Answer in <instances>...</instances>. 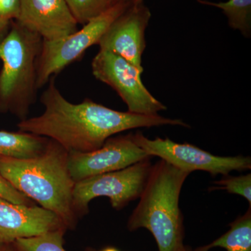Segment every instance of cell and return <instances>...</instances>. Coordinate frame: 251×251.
<instances>
[{
	"label": "cell",
	"mask_w": 251,
	"mask_h": 251,
	"mask_svg": "<svg viewBox=\"0 0 251 251\" xmlns=\"http://www.w3.org/2000/svg\"><path fill=\"white\" fill-rule=\"evenodd\" d=\"M4 251H10V250H9V249H5V250Z\"/></svg>",
	"instance_id": "cell-26"
},
{
	"label": "cell",
	"mask_w": 251,
	"mask_h": 251,
	"mask_svg": "<svg viewBox=\"0 0 251 251\" xmlns=\"http://www.w3.org/2000/svg\"><path fill=\"white\" fill-rule=\"evenodd\" d=\"M0 198L14 204L32 205L30 198L18 191L0 173Z\"/></svg>",
	"instance_id": "cell-20"
},
{
	"label": "cell",
	"mask_w": 251,
	"mask_h": 251,
	"mask_svg": "<svg viewBox=\"0 0 251 251\" xmlns=\"http://www.w3.org/2000/svg\"><path fill=\"white\" fill-rule=\"evenodd\" d=\"M21 0H0V42L6 37L11 25L17 21Z\"/></svg>",
	"instance_id": "cell-19"
},
{
	"label": "cell",
	"mask_w": 251,
	"mask_h": 251,
	"mask_svg": "<svg viewBox=\"0 0 251 251\" xmlns=\"http://www.w3.org/2000/svg\"><path fill=\"white\" fill-rule=\"evenodd\" d=\"M67 228L58 216L42 206L14 204L0 198V240L4 244Z\"/></svg>",
	"instance_id": "cell-12"
},
{
	"label": "cell",
	"mask_w": 251,
	"mask_h": 251,
	"mask_svg": "<svg viewBox=\"0 0 251 251\" xmlns=\"http://www.w3.org/2000/svg\"><path fill=\"white\" fill-rule=\"evenodd\" d=\"M133 135L135 143L150 156H158L163 161L191 173L202 171L211 175H228L230 172L250 170V156H219L188 143H177L166 138L151 140L140 131Z\"/></svg>",
	"instance_id": "cell-8"
},
{
	"label": "cell",
	"mask_w": 251,
	"mask_h": 251,
	"mask_svg": "<svg viewBox=\"0 0 251 251\" xmlns=\"http://www.w3.org/2000/svg\"><path fill=\"white\" fill-rule=\"evenodd\" d=\"M132 134L110 138L101 148L87 152L69 151L68 168L75 182L96 175L120 171L150 158Z\"/></svg>",
	"instance_id": "cell-9"
},
{
	"label": "cell",
	"mask_w": 251,
	"mask_h": 251,
	"mask_svg": "<svg viewBox=\"0 0 251 251\" xmlns=\"http://www.w3.org/2000/svg\"><path fill=\"white\" fill-rule=\"evenodd\" d=\"M49 138L25 133L0 130V157L30 158L45 150Z\"/></svg>",
	"instance_id": "cell-13"
},
{
	"label": "cell",
	"mask_w": 251,
	"mask_h": 251,
	"mask_svg": "<svg viewBox=\"0 0 251 251\" xmlns=\"http://www.w3.org/2000/svg\"><path fill=\"white\" fill-rule=\"evenodd\" d=\"M65 229L50 231L41 235L16 239L15 251H67L64 248Z\"/></svg>",
	"instance_id": "cell-16"
},
{
	"label": "cell",
	"mask_w": 251,
	"mask_h": 251,
	"mask_svg": "<svg viewBox=\"0 0 251 251\" xmlns=\"http://www.w3.org/2000/svg\"><path fill=\"white\" fill-rule=\"evenodd\" d=\"M5 244L4 242H1V240H0V251H4L5 249H6V248H5Z\"/></svg>",
	"instance_id": "cell-23"
},
{
	"label": "cell",
	"mask_w": 251,
	"mask_h": 251,
	"mask_svg": "<svg viewBox=\"0 0 251 251\" xmlns=\"http://www.w3.org/2000/svg\"><path fill=\"white\" fill-rule=\"evenodd\" d=\"M150 158L135 164L75 182L73 191V207L75 214L88 212L89 203L99 197L110 199L112 206L121 209L140 197L151 169Z\"/></svg>",
	"instance_id": "cell-6"
},
{
	"label": "cell",
	"mask_w": 251,
	"mask_h": 251,
	"mask_svg": "<svg viewBox=\"0 0 251 251\" xmlns=\"http://www.w3.org/2000/svg\"><path fill=\"white\" fill-rule=\"evenodd\" d=\"M144 1H145V0H135L134 2L133 3L143 2Z\"/></svg>",
	"instance_id": "cell-25"
},
{
	"label": "cell",
	"mask_w": 251,
	"mask_h": 251,
	"mask_svg": "<svg viewBox=\"0 0 251 251\" xmlns=\"http://www.w3.org/2000/svg\"><path fill=\"white\" fill-rule=\"evenodd\" d=\"M201 4L214 6L222 10L228 20L229 27L239 30L245 37L251 36V0H228L212 2L197 0Z\"/></svg>",
	"instance_id": "cell-15"
},
{
	"label": "cell",
	"mask_w": 251,
	"mask_h": 251,
	"mask_svg": "<svg viewBox=\"0 0 251 251\" xmlns=\"http://www.w3.org/2000/svg\"><path fill=\"white\" fill-rule=\"evenodd\" d=\"M229 226L226 233L201 249L209 251L212 248L220 247L227 251H251V206Z\"/></svg>",
	"instance_id": "cell-14"
},
{
	"label": "cell",
	"mask_w": 251,
	"mask_h": 251,
	"mask_svg": "<svg viewBox=\"0 0 251 251\" xmlns=\"http://www.w3.org/2000/svg\"><path fill=\"white\" fill-rule=\"evenodd\" d=\"M107 1L112 6V5L120 4V3H133L135 0H107Z\"/></svg>",
	"instance_id": "cell-21"
},
{
	"label": "cell",
	"mask_w": 251,
	"mask_h": 251,
	"mask_svg": "<svg viewBox=\"0 0 251 251\" xmlns=\"http://www.w3.org/2000/svg\"><path fill=\"white\" fill-rule=\"evenodd\" d=\"M151 14L143 2L132 3L100 38V50L117 54L143 69L142 57L145 48V30Z\"/></svg>",
	"instance_id": "cell-10"
},
{
	"label": "cell",
	"mask_w": 251,
	"mask_h": 251,
	"mask_svg": "<svg viewBox=\"0 0 251 251\" xmlns=\"http://www.w3.org/2000/svg\"><path fill=\"white\" fill-rule=\"evenodd\" d=\"M68 151L49 139L41 154L30 158L0 157V173L16 189L59 216L67 228L77 216L73 207L75 182L68 168Z\"/></svg>",
	"instance_id": "cell-2"
},
{
	"label": "cell",
	"mask_w": 251,
	"mask_h": 251,
	"mask_svg": "<svg viewBox=\"0 0 251 251\" xmlns=\"http://www.w3.org/2000/svg\"><path fill=\"white\" fill-rule=\"evenodd\" d=\"M101 251H119L117 249H115V248L113 247H108L106 248V249H103Z\"/></svg>",
	"instance_id": "cell-24"
},
{
	"label": "cell",
	"mask_w": 251,
	"mask_h": 251,
	"mask_svg": "<svg viewBox=\"0 0 251 251\" xmlns=\"http://www.w3.org/2000/svg\"><path fill=\"white\" fill-rule=\"evenodd\" d=\"M77 24L85 25L108 9L107 0H64Z\"/></svg>",
	"instance_id": "cell-17"
},
{
	"label": "cell",
	"mask_w": 251,
	"mask_h": 251,
	"mask_svg": "<svg viewBox=\"0 0 251 251\" xmlns=\"http://www.w3.org/2000/svg\"><path fill=\"white\" fill-rule=\"evenodd\" d=\"M96 79L116 91L128 107V111L140 115H155L166 110L164 104L149 92L142 81L144 69L109 51L100 50L92 62Z\"/></svg>",
	"instance_id": "cell-7"
},
{
	"label": "cell",
	"mask_w": 251,
	"mask_h": 251,
	"mask_svg": "<svg viewBox=\"0 0 251 251\" xmlns=\"http://www.w3.org/2000/svg\"><path fill=\"white\" fill-rule=\"evenodd\" d=\"M41 36L16 21L0 42V110L21 121L28 118L37 93V62L42 48Z\"/></svg>",
	"instance_id": "cell-4"
},
{
	"label": "cell",
	"mask_w": 251,
	"mask_h": 251,
	"mask_svg": "<svg viewBox=\"0 0 251 251\" xmlns=\"http://www.w3.org/2000/svg\"><path fill=\"white\" fill-rule=\"evenodd\" d=\"M16 22L46 41L59 40L78 29L64 0H21Z\"/></svg>",
	"instance_id": "cell-11"
},
{
	"label": "cell",
	"mask_w": 251,
	"mask_h": 251,
	"mask_svg": "<svg viewBox=\"0 0 251 251\" xmlns=\"http://www.w3.org/2000/svg\"><path fill=\"white\" fill-rule=\"evenodd\" d=\"M131 4L112 5L70 35L57 41H43L37 62L38 90L46 85L51 77L79 60L91 46L98 45L110 25Z\"/></svg>",
	"instance_id": "cell-5"
},
{
	"label": "cell",
	"mask_w": 251,
	"mask_h": 251,
	"mask_svg": "<svg viewBox=\"0 0 251 251\" xmlns=\"http://www.w3.org/2000/svg\"><path fill=\"white\" fill-rule=\"evenodd\" d=\"M185 251H205L204 250H202V249H201V247H198L197 249H194V250H193V249H191V248L186 247V249H185Z\"/></svg>",
	"instance_id": "cell-22"
},
{
	"label": "cell",
	"mask_w": 251,
	"mask_h": 251,
	"mask_svg": "<svg viewBox=\"0 0 251 251\" xmlns=\"http://www.w3.org/2000/svg\"><path fill=\"white\" fill-rule=\"evenodd\" d=\"M54 77L41 97L44 112L20 121L18 126L20 131L54 140L68 152L98 150L112 135L133 128L163 125L189 127L179 119L117 111L89 99L80 103H71L59 90Z\"/></svg>",
	"instance_id": "cell-1"
},
{
	"label": "cell",
	"mask_w": 251,
	"mask_h": 251,
	"mask_svg": "<svg viewBox=\"0 0 251 251\" xmlns=\"http://www.w3.org/2000/svg\"><path fill=\"white\" fill-rule=\"evenodd\" d=\"M190 173L161 160L151 167L138 205L128 219L130 231L148 229L158 251H185L180 193Z\"/></svg>",
	"instance_id": "cell-3"
},
{
	"label": "cell",
	"mask_w": 251,
	"mask_h": 251,
	"mask_svg": "<svg viewBox=\"0 0 251 251\" xmlns=\"http://www.w3.org/2000/svg\"><path fill=\"white\" fill-rule=\"evenodd\" d=\"M216 187L214 189L226 190L229 193L242 196L249 202L251 206V175L238 176H226L214 183Z\"/></svg>",
	"instance_id": "cell-18"
}]
</instances>
